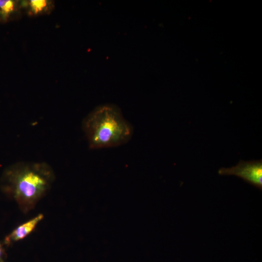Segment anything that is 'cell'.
<instances>
[{"label": "cell", "mask_w": 262, "mask_h": 262, "mask_svg": "<svg viewBox=\"0 0 262 262\" xmlns=\"http://www.w3.org/2000/svg\"><path fill=\"white\" fill-rule=\"evenodd\" d=\"M55 179L53 169L45 162L16 163L2 174V191L27 212L50 189Z\"/></svg>", "instance_id": "6da1fadb"}, {"label": "cell", "mask_w": 262, "mask_h": 262, "mask_svg": "<svg viewBox=\"0 0 262 262\" xmlns=\"http://www.w3.org/2000/svg\"><path fill=\"white\" fill-rule=\"evenodd\" d=\"M82 128L91 149L109 148L127 143L133 128L117 106H99L83 120Z\"/></svg>", "instance_id": "7a4b0ae2"}, {"label": "cell", "mask_w": 262, "mask_h": 262, "mask_svg": "<svg viewBox=\"0 0 262 262\" xmlns=\"http://www.w3.org/2000/svg\"><path fill=\"white\" fill-rule=\"evenodd\" d=\"M218 173L220 175H235L244 181L262 189V160L244 161L231 167L220 168Z\"/></svg>", "instance_id": "3957f363"}, {"label": "cell", "mask_w": 262, "mask_h": 262, "mask_svg": "<svg viewBox=\"0 0 262 262\" xmlns=\"http://www.w3.org/2000/svg\"><path fill=\"white\" fill-rule=\"evenodd\" d=\"M43 217L44 215L40 213L28 221L18 226L5 237L4 240V244L10 245L25 238L34 229Z\"/></svg>", "instance_id": "277c9868"}, {"label": "cell", "mask_w": 262, "mask_h": 262, "mask_svg": "<svg viewBox=\"0 0 262 262\" xmlns=\"http://www.w3.org/2000/svg\"><path fill=\"white\" fill-rule=\"evenodd\" d=\"M15 8V2L11 0H0V15L2 18H7Z\"/></svg>", "instance_id": "5b68a950"}, {"label": "cell", "mask_w": 262, "mask_h": 262, "mask_svg": "<svg viewBox=\"0 0 262 262\" xmlns=\"http://www.w3.org/2000/svg\"><path fill=\"white\" fill-rule=\"evenodd\" d=\"M48 2L45 0H32L30 2L31 11L34 14H38L46 8Z\"/></svg>", "instance_id": "8992f818"}, {"label": "cell", "mask_w": 262, "mask_h": 262, "mask_svg": "<svg viewBox=\"0 0 262 262\" xmlns=\"http://www.w3.org/2000/svg\"><path fill=\"white\" fill-rule=\"evenodd\" d=\"M4 254V250L2 247L1 244L0 243V262H4V261L3 260Z\"/></svg>", "instance_id": "52a82bcc"}]
</instances>
